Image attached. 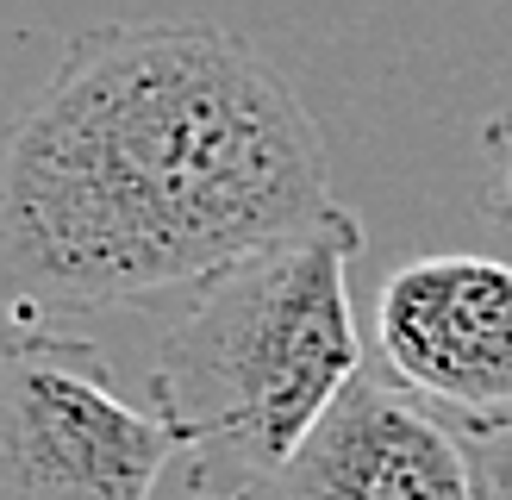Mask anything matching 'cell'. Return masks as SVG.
Returning a JSON list of instances; mask_svg holds the SVG:
<instances>
[{
    "label": "cell",
    "mask_w": 512,
    "mask_h": 500,
    "mask_svg": "<svg viewBox=\"0 0 512 500\" xmlns=\"http://www.w3.org/2000/svg\"><path fill=\"white\" fill-rule=\"evenodd\" d=\"M331 207L325 132L256 44L200 19L94 25L0 119V344L200 294Z\"/></svg>",
    "instance_id": "obj_1"
},
{
    "label": "cell",
    "mask_w": 512,
    "mask_h": 500,
    "mask_svg": "<svg viewBox=\"0 0 512 500\" xmlns=\"http://www.w3.org/2000/svg\"><path fill=\"white\" fill-rule=\"evenodd\" d=\"M363 219L331 207L300 238L188 294L150 363V400L188 450V488L244 500L363 375L350 263Z\"/></svg>",
    "instance_id": "obj_2"
},
{
    "label": "cell",
    "mask_w": 512,
    "mask_h": 500,
    "mask_svg": "<svg viewBox=\"0 0 512 500\" xmlns=\"http://www.w3.org/2000/svg\"><path fill=\"white\" fill-rule=\"evenodd\" d=\"M182 438L125 400L94 338L0 344V500H157Z\"/></svg>",
    "instance_id": "obj_3"
},
{
    "label": "cell",
    "mask_w": 512,
    "mask_h": 500,
    "mask_svg": "<svg viewBox=\"0 0 512 500\" xmlns=\"http://www.w3.org/2000/svg\"><path fill=\"white\" fill-rule=\"evenodd\" d=\"M388 382L475 438L512 432V263L475 250L400 263L375 294Z\"/></svg>",
    "instance_id": "obj_4"
},
{
    "label": "cell",
    "mask_w": 512,
    "mask_h": 500,
    "mask_svg": "<svg viewBox=\"0 0 512 500\" xmlns=\"http://www.w3.org/2000/svg\"><path fill=\"white\" fill-rule=\"evenodd\" d=\"M244 500H494V482L475 432L363 369Z\"/></svg>",
    "instance_id": "obj_5"
},
{
    "label": "cell",
    "mask_w": 512,
    "mask_h": 500,
    "mask_svg": "<svg viewBox=\"0 0 512 500\" xmlns=\"http://www.w3.org/2000/svg\"><path fill=\"white\" fill-rule=\"evenodd\" d=\"M481 207L512 225V107L481 125Z\"/></svg>",
    "instance_id": "obj_6"
},
{
    "label": "cell",
    "mask_w": 512,
    "mask_h": 500,
    "mask_svg": "<svg viewBox=\"0 0 512 500\" xmlns=\"http://www.w3.org/2000/svg\"><path fill=\"white\" fill-rule=\"evenodd\" d=\"M500 500H512V457H506V469H500Z\"/></svg>",
    "instance_id": "obj_7"
}]
</instances>
